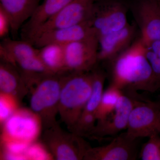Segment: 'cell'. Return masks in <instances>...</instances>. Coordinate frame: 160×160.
<instances>
[{"mask_svg":"<svg viewBox=\"0 0 160 160\" xmlns=\"http://www.w3.org/2000/svg\"><path fill=\"white\" fill-rule=\"evenodd\" d=\"M107 62L109 85L125 94L137 97V91L153 92L160 89L146 57V45L139 35L129 48Z\"/></svg>","mask_w":160,"mask_h":160,"instance_id":"1","label":"cell"},{"mask_svg":"<svg viewBox=\"0 0 160 160\" xmlns=\"http://www.w3.org/2000/svg\"><path fill=\"white\" fill-rule=\"evenodd\" d=\"M91 90L89 71L73 72L63 79L59 103L62 109L70 111L72 121L74 124L84 111Z\"/></svg>","mask_w":160,"mask_h":160,"instance_id":"2","label":"cell"},{"mask_svg":"<svg viewBox=\"0 0 160 160\" xmlns=\"http://www.w3.org/2000/svg\"><path fill=\"white\" fill-rule=\"evenodd\" d=\"M2 60L18 65L26 74L42 73L46 68L39 54V49L25 40L12 39L9 37L2 39L0 44Z\"/></svg>","mask_w":160,"mask_h":160,"instance_id":"3","label":"cell"},{"mask_svg":"<svg viewBox=\"0 0 160 160\" xmlns=\"http://www.w3.org/2000/svg\"><path fill=\"white\" fill-rule=\"evenodd\" d=\"M138 98L129 115L126 134L132 139L149 138L159 133L160 106L157 100Z\"/></svg>","mask_w":160,"mask_h":160,"instance_id":"4","label":"cell"},{"mask_svg":"<svg viewBox=\"0 0 160 160\" xmlns=\"http://www.w3.org/2000/svg\"><path fill=\"white\" fill-rule=\"evenodd\" d=\"M129 8L122 0H98L89 20L98 38L126 27Z\"/></svg>","mask_w":160,"mask_h":160,"instance_id":"5","label":"cell"},{"mask_svg":"<svg viewBox=\"0 0 160 160\" xmlns=\"http://www.w3.org/2000/svg\"><path fill=\"white\" fill-rule=\"evenodd\" d=\"M99 48L98 37L64 45L66 71L72 72L90 71L99 62Z\"/></svg>","mask_w":160,"mask_h":160,"instance_id":"6","label":"cell"},{"mask_svg":"<svg viewBox=\"0 0 160 160\" xmlns=\"http://www.w3.org/2000/svg\"><path fill=\"white\" fill-rule=\"evenodd\" d=\"M98 1L72 0L57 14L44 23L35 33L29 42L44 32L66 28L89 21Z\"/></svg>","mask_w":160,"mask_h":160,"instance_id":"7","label":"cell"},{"mask_svg":"<svg viewBox=\"0 0 160 160\" xmlns=\"http://www.w3.org/2000/svg\"><path fill=\"white\" fill-rule=\"evenodd\" d=\"M130 8L144 42L160 40V3L156 0H137Z\"/></svg>","mask_w":160,"mask_h":160,"instance_id":"8","label":"cell"},{"mask_svg":"<svg viewBox=\"0 0 160 160\" xmlns=\"http://www.w3.org/2000/svg\"><path fill=\"white\" fill-rule=\"evenodd\" d=\"M138 139H132L124 132L114 138L108 145L89 148L84 158L98 160H134L137 158Z\"/></svg>","mask_w":160,"mask_h":160,"instance_id":"9","label":"cell"},{"mask_svg":"<svg viewBox=\"0 0 160 160\" xmlns=\"http://www.w3.org/2000/svg\"><path fill=\"white\" fill-rule=\"evenodd\" d=\"M98 37L89 21L78 25L44 32L31 42L37 48L51 44L65 45L72 42Z\"/></svg>","mask_w":160,"mask_h":160,"instance_id":"10","label":"cell"},{"mask_svg":"<svg viewBox=\"0 0 160 160\" xmlns=\"http://www.w3.org/2000/svg\"><path fill=\"white\" fill-rule=\"evenodd\" d=\"M139 32L134 22L123 29L99 38L98 62L111 61L131 46Z\"/></svg>","mask_w":160,"mask_h":160,"instance_id":"11","label":"cell"},{"mask_svg":"<svg viewBox=\"0 0 160 160\" xmlns=\"http://www.w3.org/2000/svg\"><path fill=\"white\" fill-rule=\"evenodd\" d=\"M5 122L4 140H17L31 143L39 132V121L26 110L15 112Z\"/></svg>","mask_w":160,"mask_h":160,"instance_id":"12","label":"cell"},{"mask_svg":"<svg viewBox=\"0 0 160 160\" xmlns=\"http://www.w3.org/2000/svg\"><path fill=\"white\" fill-rule=\"evenodd\" d=\"M134 97L123 93L120 98L114 111L105 120L99 121L93 132L101 137L114 136L127 129L129 115L134 106Z\"/></svg>","mask_w":160,"mask_h":160,"instance_id":"13","label":"cell"},{"mask_svg":"<svg viewBox=\"0 0 160 160\" xmlns=\"http://www.w3.org/2000/svg\"><path fill=\"white\" fill-rule=\"evenodd\" d=\"M57 73H50L39 78L38 84L32 95L30 106L32 111L41 112L59 102L62 82ZM64 79V78H63Z\"/></svg>","mask_w":160,"mask_h":160,"instance_id":"14","label":"cell"},{"mask_svg":"<svg viewBox=\"0 0 160 160\" xmlns=\"http://www.w3.org/2000/svg\"><path fill=\"white\" fill-rule=\"evenodd\" d=\"M72 0H43L21 29L22 39L29 42L43 24L57 14Z\"/></svg>","mask_w":160,"mask_h":160,"instance_id":"15","label":"cell"},{"mask_svg":"<svg viewBox=\"0 0 160 160\" xmlns=\"http://www.w3.org/2000/svg\"><path fill=\"white\" fill-rule=\"evenodd\" d=\"M40 0H0V8L9 17L11 32L18 34L39 5Z\"/></svg>","mask_w":160,"mask_h":160,"instance_id":"16","label":"cell"},{"mask_svg":"<svg viewBox=\"0 0 160 160\" xmlns=\"http://www.w3.org/2000/svg\"><path fill=\"white\" fill-rule=\"evenodd\" d=\"M39 49L42 62L51 73L66 71L65 64L64 45L51 44Z\"/></svg>","mask_w":160,"mask_h":160,"instance_id":"17","label":"cell"},{"mask_svg":"<svg viewBox=\"0 0 160 160\" xmlns=\"http://www.w3.org/2000/svg\"><path fill=\"white\" fill-rule=\"evenodd\" d=\"M92 81L91 94L83 112L95 113L104 93V86L107 74L96 66L89 71Z\"/></svg>","mask_w":160,"mask_h":160,"instance_id":"18","label":"cell"},{"mask_svg":"<svg viewBox=\"0 0 160 160\" xmlns=\"http://www.w3.org/2000/svg\"><path fill=\"white\" fill-rule=\"evenodd\" d=\"M122 92L117 87L109 85L103 93L99 105L95 112L97 119L103 121L114 111Z\"/></svg>","mask_w":160,"mask_h":160,"instance_id":"19","label":"cell"},{"mask_svg":"<svg viewBox=\"0 0 160 160\" xmlns=\"http://www.w3.org/2000/svg\"><path fill=\"white\" fill-rule=\"evenodd\" d=\"M14 66L4 62L0 66V89L2 93L11 94L21 82V78L14 68Z\"/></svg>","mask_w":160,"mask_h":160,"instance_id":"20","label":"cell"},{"mask_svg":"<svg viewBox=\"0 0 160 160\" xmlns=\"http://www.w3.org/2000/svg\"><path fill=\"white\" fill-rule=\"evenodd\" d=\"M145 45L146 57L160 88V40L152 41Z\"/></svg>","mask_w":160,"mask_h":160,"instance_id":"21","label":"cell"},{"mask_svg":"<svg viewBox=\"0 0 160 160\" xmlns=\"http://www.w3.org/2000/svg\"><path fill=\"white\" fill-rule=\"evenodd\" d=\"M139 153L142 160H160V136L156 133L149 137Z\"/></svg>","mask_w":160,"mask_h":160,"instance_id":"22","label":"cell"},{"mask_svg":"<svg viewBox=\"0 0 160 160\" xmlns=\"http://www.w3.org/2000/svg\"><path fill=\"white\" fill-rule=\"evenodd\" d=\"M16 103L11 94L2 93L0 97V120L5 122L15 112Z\"/></svg>","mask_w":160,"mask_h":160,"instance_id":"23","label":"cell"},{"mask_svg":"<svg viewBox=\"0 0 160 160\" xmlns=\"http://www.w3.org/2000/svg\"><path fill=\"white\" fill-rule=\"evenodd\" d=\"M96 120L95 113L83 112L76 123L78 130L82 132H93L95 128L94 124Z\"/></svg>","mask_w":160,"mask_h":160,"instance_id":"24","label":"cell"},{"mask_svg":"<svg viewBox=\"0 0 160 160\" xmlns=\"http://www.w3.org/2000/svg\"><path fill=\"white\" fill-rule=\"evenodd\" d=\"M27 160H49L50 155L44 147L38 144L30 143L25 152Z\"/></svg>","mask_w":160,"mask_h":160,"instance_id":"25","label":"cell"},{"mask_svg":"<svg viewBox=\"0 0 160 160\" xmlns=\"http://www.w3.org/2000/svg\"><path fill=\"white\" fill-rule=\"evenodd\" d=\"M30 144V143L17 140L5 141L6 152L13 154L25 155V152Z\"/></svg>","mask_w":160,"mask_h":160,"instance_id":"26","label":"cell"},{"mask_svg":"<svg viewBox=\"0 0 160 160\" xmlns=\"http://www.w3.org/2000/svg\"><path fill=\"white\" fill-rule=\"evenodd\" d=\"M11 26L10 20L6 12L0 8V38L1 39L8 37L9 32H11Z\"/></svg>","mask_w":160,"mask_h":160,"instance_id":"27","label":"cell"},{"mask_svg":"<svg viewBox=\"0 0 160 160\" xmlns=\"http://www.w3.org/2000/svg\"><path fill=\"white\" fill-rule=\"evenodd\" d=\"M5 158L9 160H27L26 155L22 154H16L6 152L5 154Z\"/></svg>","mask_w":160,"mask_h":160,"instance_id":"28","label":"cell"},{"mask_svg":"<svg viewBox=\"0 0 160 160\" xmlns=\"http://www.w3.org/2000/svg\"><path fill=\"white\" fill-rule=\"evenodd\" d=\"M157 101H158V102L160 106V95L159 96L157 100Z\"/></svg>","mask_w":160,"mask_h":160,"instance_id":"29","label":"cell"},{"mask_svg":"<svg viewBox=\"0 0 160 160\" xmlns=\"http://www.w3.org/2000/svg\"><path fill=\"white\" fill-rule=\"evenodd\" d=\"M156 1L160 3V0H156Z\"/></svg>","mask_w":160,"mask_h":160,"instance_id":"30","label":"cell"}]
</instances>
